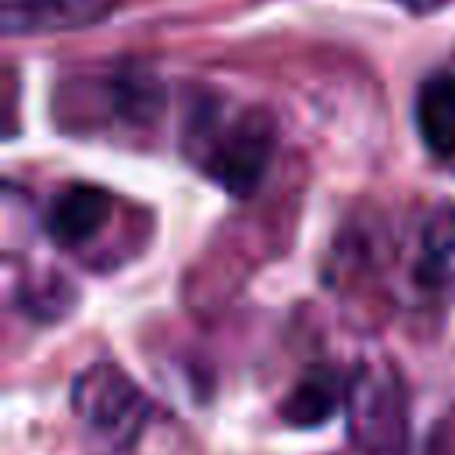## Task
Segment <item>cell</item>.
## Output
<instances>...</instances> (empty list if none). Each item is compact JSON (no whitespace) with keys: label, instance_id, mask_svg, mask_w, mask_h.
I'll list each match as a JSON object with an SVG mask.
<instances>
[{"label":"cell","instance_id":"1","mask_svg":"<svg viewBox=\"0 0 455 455\" xmlns=\"http://www.w3.org/2000/svg\"><path fill=\"white\" fill-rule=\"evenodd\" d=\"M75 412L85 419L92 434L124 448L139 437L149 402L146 395L117 370V366H92L75 380Z\"/></svg>","mask_w":455,"mask_h":455},{"label":"cell","instance_id":"2","mask_svg":"<svg viewBox=\"0 0 455 455\" xmlns=\"http://www.w3.org/2000/svg\"><path fill=\"white\" fill-rule=\"evenodd\" d=\"M270 153H274V124L267 114L249 110L206 149L203 171L231 196L245 199L263 181Z\"/></svg>","mask_w":455,"mask_h":455},{"label":"cell","instance_id":"3","mask_svg":"<svg viewBox=\"0 0 455 455\" xmlns=\"http://www.w3.org/2000/svg\"><path fill=\"white\" fill-rule=\"evenodd\" d=\"M110 210H114V199L107 188L68 185L50 199V206L43 213V228L57 245L78 249L103 231V224L110 220Z\"/></svg>","mask_w":455,"mask_h":455},{"label":"cell","instance_id":"4","mask_svg":"<svg viewBox=\"0 0 455 455\" xmlns=\"http://www.w3.org/2000/svg\"><path fill=\"white\" fill-rule=\"evenodd\" d=\"M114 0H7L4 4V32H68L96 25L110 14Z\"/></svg>","mask_w":455,"mask_h":455},{"label":"cell","instance_id":"5","mask_svg":"<svg viewBox=\"0 0 455 455\" xmlns=\"http://www.w3.org/2000/svg\"><path fill=\"white\" fill-rule=\"evenodd\" d=\"M416 128L441 164H455V75H430L419 85Z\"/></svg>","mask_w":455,"mask_h":455},{"label":"cell","instance_id":"6","mask_svg":"<svg viewBox=\"0 0 455 455\" xmlns=\"http://www.w3.org/2000/svg\"><path fill=\"white\" fill-rule=\"evenodd\" d=\"M341 409V377L327 366L306 370V377L288 391L281 405V419L291 427H320Z\"/></svg>","mask_w":455,"mask_h":455},{"label":"cell","instance_id":"7","mask_svg":"<svg viewBox=\"0 0 455 455\" xmlns=\"http://www.w3.org/2000/svg\"><path fill=\"white\" fill-rule=\"evenodd\" d=\"M416 281L427 291L455 288V210H437L423 228Z\"/></svg>","mask_w":455,"mask_h":455},{"label":"cell","instance_id":"8","mask_svg":"<svg viewBox=\"0 0 455 455\" xmlns=\"http://www.w3.org/2000/svg\"><path fill=\"white\" fill-rule=\"evenodd\" d=\"M405 11H412V14H430V11H437V7H444L448 0H398Z\"/></svg>","mask_w":455,"mask_h":455}]
</instances>
